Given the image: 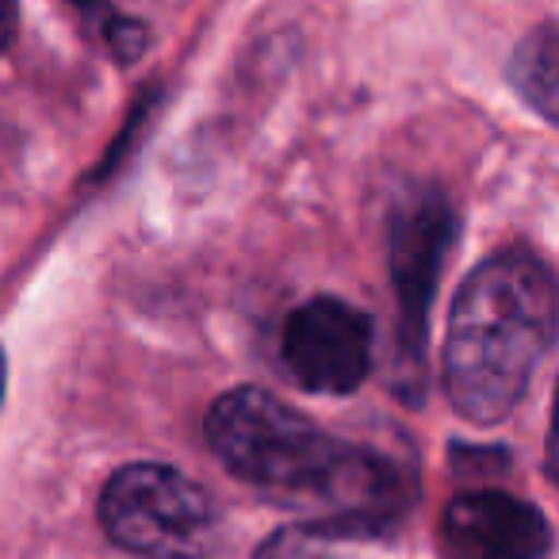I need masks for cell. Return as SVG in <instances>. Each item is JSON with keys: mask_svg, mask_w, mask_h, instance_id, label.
Returning <instances> with one entry per match:
<instances>
[{"mask_svg": "<svg viewBox=\"0 0 559 559\" xmlns=\"http://www.w3.org/2000/svg\"><path fill=\"white\" fill-rule=\"evenodd\" d=\"M257 559H307V551H304L299 533H280V536H272V540L264 544Z\"/></svg>", "mask_w": 559, "mask_h": 559, "instance_id": "obj_9", "label": "cell"}, {"mask_svg": "<svg viewBox=\"0 0 559 559\" xmlns=\"http://www.w3.org/2000/svg\"><path fill=\"white\" fill-rule=\"evenodd\" d=\"M100 525L116 548L142 559H207L218 510L195 479L169 464H127L100 495Z\"/></svg>", "mask_w": 559, "mask_h": 559, "instance_id": "obj_3", "label": "cell"}, {"mask_svg": "<svg viewBox=\"0 0 559 559\" xmlns=\"http://www.w3.org/2000/svg\"><path fill=\"white\" fill-rule=\"evenodd\" d=\"M548 472L559 483V388H556V406H551V429H548Z\"/></svg>", "mask_w": 559, "mask_h": 559, "instance_id": "obj_11", "label": "cell"}, {"mask_svg": "<svg viewBox=\"0 0 559 559\" xmlns=\"http://www.w3.org/2000/svg\"><path fill=\"white\" fill-rule=\"evenodd\" d=\"M4 380H9V365H4V349H0V399H4Z\"/></svg>", "mask_w": 559, "mask_h": 559, "instance_id": "obj_12", "label": "cell"}, {"mask_svg": "<svg viewBox=\"0 0 559 559\" xmlns=\"http://www.w3.org/2000/svg\"><path fill=\"white\" fill-rule=\"evenodd\" d=\"M73 9H78L81 24L88 27L93 39H100V47L108 50L116 62L131 66L146 55L150 47V32L139 24V20L123 16L108 4V0H70Z\"/></svg>", "mask_w": 559, "mask_h": 559, "instance_id": "obj_8", "label": "cell"}, {"mask_svg": "<svg viewBox=\"0 0 559 559\" xmlns=\"http://www.w3.org/2000/svg\"><path fill=\"white\" fill-rule=\"evenodd\" d=\"M559 337V280L528 249L490 253L460 284L444 334V391L460 418L498 426L518 411Z\"/></svg>", "mask_w": 559, "mask_h": 559, "instance_id": "obj_2", "label": "cell"}, {"mask_svg": "<svg viewBox=\"0 0 559 559\" xmlns=\"http://www.w3.org/2000/svg\"><path fill=\"white\" fill-rule=\"evenodd\" d=\"M456 238V215L449 200L433 188L414 192L391 218V280L399 299V345L403 357L421 365L429 330V307H433L437 276H441L444 253Z\"/></svg>", "mask_w": 559, "mask_h": 559, "instance_id": "obj_5", "label": "cell"}, {"mask_svg": "<svg viewBox=\"0 0 559 559\" xmlns=\"http://www.w3.org/2000/svg\"><path fill=\"white\" fill-rule=\"evenodd\" d=\"M20 32V4L16 0H0V55L16 43Z\"/></svg>", "mask_w": 559, "mask_h": 559, "instance_id": "obj_10", "label": "cell"}, {"mask_svg": "<svg viewBox=\"0 0 559 559\" xmlns=\"http://www.w3.org/2000/svg\"><path fill=\"white\" fill-rule=\"evenodd\" d=\"M510 85L528 108L559 127V24H540L510 55Z\"/></svg>", "mask_w": 559, "mask_h": 559, "instance_id": "obj_7", "label": "cell"}, {"mask_svg": "<svg viewBox=\"0 0 559 559\" xmlns=\"http://www.w3.org/2000/svg\"><path fill=\"white\" fill-rule=\"evenodd\" d=\"M548 518L510 490H464L437 525V559H548Z\"/></svg>", "mask_w": 559, "mask_h": 559, "instance_id": "obj_6", "label": "cell"}, {"mask_svg": "<svg viewBox=\"0 0 559 559\" xmlns=\"http://www.w3.org/2000/svg\"><path fill=\"white\" fill-rule=\"evenodd\" d=\"M376 326L360 307L334 296L299 304L280 330V357L311 395H353L372 376Z\"/></svg>", "mask_w": 559, "mask_h": 559, "instance_id": "obj_4", "label": "cell"}, {"mask_svg": "<svg viewBox=\"0 0 559 559\" xmlns=\"http://www.w3.org/2000/svg\"><path fill=\"white\" fill-rule=\"evenodd\" d=\"M207 444L223 467L261 495L311 510L314 540L383 536L406 513V479L372 449L337 441L264 388H234L207 411Z\"/></svg>", "mask_w": 559, "mask_h": 559, "instance_id": "obj_1", "label": "cell"}]
</instances>
